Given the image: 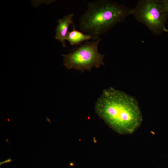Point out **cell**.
I'll use <instances>...</instances> for the list:
<instances>
[{"instance_id":"obj_1","label":"cell","mask_w":168,"mask_h":168,"mask_svg":"<svg viewBox=\"0 0 168 168\" xmlns=\"http://www.w3.org/2000/svg\"><path fill=\"white\" fill-rule=\"evenodd\" d=\"M95 110L109 127L120 134L132 133L142 122L136 100L112 87L103 90L96 103Z\"/></svg>"},{"instance_id":"obj_2","label":"cell","mask_w":168,"mask_h":168,"mask_svg":"<svg viewBox=\"0 0 168 168\" xmlns=\"http://www.w3.org/2000/svg\"><path fill=\"white\" fill-rule=\"evenodd\" d=\"M133 12V9L113 1L90 2L86 11L79 17V29L91 35L94 40H97L100 35L124 21Z\"/></svg>"},{"instance_id":"obj_7","label":"cell","mask_w":168,"mask_h":168,"mask_svg":"<svg viewBox=\"0 0 168 168\" xmlns=\"http://www.w3.org/2000/svg\"><path fill=\"white\" fill-rule=\"evenodd\" d=\"M12 161V159L9 158L7 160H6L5 161L1 162L0 163V165H1L3 163H7L8 162H11Z\"/></svg>"},{"instance_id":"obj_6","label":"cell","mask_w":168,"mask_h":168,"mask_svg":"<svg viewBox=\"0 0 168 168\" xmlns=\"http://www.w3.org/2000/svg\"><path fill=\"white\" fill-rule=\"evenodd\" d=\"M72 29L71 31L68 32L66 39L71 45H79L84 41L92 39L91 35L88 34H84L76 30L74 25H73Z\"/></svg>"},{"instance_id":"obj_5","label":"cell","mask_w":168,"mask_h":168,"mask_svg":"<svg viewBox=\"0 0 168 168\" xmlns=\"http://www.w3.org/2000/svg\"><path fill=\"white\" fill-rule=\"evenodd\" d=\"M74 16L73 14H69L57 21L58 24L55 29V38L62 42L64 47H66L65 41L69 32L68 27L73 22L72 19Z\"/></svg>"},{"instance_id":"obj_3","label":"cell","mask_w":168,"mask_h":168,"mask_svg":"<svg viewBox=\"0 0 168 168\" xmlns=\"http://www.w3.org/2000/svg\"><path fill=\"white\" fill-rule=\"evenodd\" d=\"M101 38L91 41H87L72 52L63 54V65L70 70L72 68L81 71H91L95 67L99 68L104 65L103 60L105 56L98 50V46Z\"/></svg>"},{"instance_id":"obj_4","label":"cell","mask_w":168,"mask_h":168,"mask_svg":"<svg viewBox=\"0 0 168 168\" xmlns=\"http://www.w3.org/2000/svg\"><path fill=\"white\" fill-rule=\"evenodd\" d=\"M133 15L153 34L160 35L166 28L168 18L164 0H140L133 9Z\"/></svg>"},{"instance_id":"obj_8","label":"cell","mask_w":168,"mask_h":168,"mask_svg":"<svg viewBox=\"0 0 168 168\" xmlns=\"http://www.w3.org/2000/svg\"><path fill=\"white\" fill-rule=\"evenodd\" d=\"M164 1L166 10L168 12V0H164Z\"/></svg>"},{"instance_id":"obj_9","label":"cell","mask_w":168,"mask_h":168,"mask_svg":"<svg viewBox=\"0 0 168 168\" xmlns=\"http://www.w3.org/2000/svg\"><path fill=\"white\" fill-rule=\"evenodd\" d=\"M164 31L168 32V30L165 28L164 30Z\"/></svg>"}]
</instances>
